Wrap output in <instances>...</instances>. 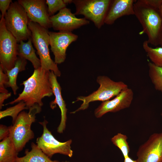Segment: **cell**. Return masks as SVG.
<instances>
[{"mask_svg": "<svg viewBox=\"0 0 162 162\" xmlns=\"http://www.w3.org/2000/svg\"><path fill=\"white\" fill-rule=\"evenodd\" d=\"M50 72L40 67L34 69L32 75L21 84L24 86L22 92L16 99L6 105L13 104L22 101L28 109L35 104L41 107L43 105L42 99L53 94L49 81Z\"/></svg>", "mask_w": 162, "mask_h": 162, "instance_id": "obj_1", "label": "cell"}, {"mask_svg": "<svg viewBox=\"0 0 162 162\" xmlns=\"http://www.w3.org/2000/svg\"><path fill=\"white\" fill-rule=\"evenodd\" d=\"M134 4V15L142 26L140 34H146L149 44L157 45L162 31V17L159 9L152 5L148 0H138Z\"/></svg>", "mask_w": 162, "mask_h": 162, "instance_id": "obj_2", "label": "cell"}, {"mask_svg": "<svg viewBox=\"0 0 162 162\" xmlns=\"http://www.w3.org/2000/svg\"><path fill=\"white\" fill-rule=\"evenodd\" d=\"M41 110V106L35 104L29 109L28 112L24 111L20 112L13 125L10 126L9 136L18 152L21 151L26 143L34 138L31 126L35 121L36 114Z\"/></svg>", "mask_w": 162, "mask_h": 162, "instance_id": "obj_3", "label": "cell"}, {"mask_svg": "<svg viewBox=\"0 0 162 162\" xmlns=\"http://www.w3.org/2000/svg\"><path fill=\"white\" fill-rule=\"evenodd\" d=\"M28 27L31 32L32 42L40 57L41 68L45 70L53 71L57 77L60 76L61 72L50 55L48 29L30 20Z\"/></svg>", "mask_w": 162, "mask_h": 162, "instance_id": "obj_4", "label": "cell"}, {"mask_svg": "<svg viewBox=\"0 0 162 162\" xmlns=\"http://www.w3.org/2000/svg\"><path fill=\"white\" fill-rule=\"evenodd\" d=\"M97 82L100 85L98 89L88 96L77 97L76 100L73 103L80 100L82 103L78 109L70 112V113L74 114L79 111L86 109L88 107L89 103L92 102L100 101L103 102L110 100L128 88L127 85L124 82L114 81L105 76H98Z\"/></svg>", "mask_w": 162, "mask_h": 162, "instance_id": "obj_5", "label": "cell"}, {"mask_svg": "<svg viewBox=\"0 0 162 162\" xmlns=\"http://www.w3.org/2000/svg\"><path fill=\"white\" fill-rule=\"evenodd\" d=\"M4 18L7 29L18 43L31 37V32L28 27L30 20L25 9L18 1L11 3Z\"/></svg>", "mask_w": 162, "mask_h": 162, "instance_id": "obj_6", "label": "cell"}, {"mask_svg": "<svg viewBox=\"0 0 162 162\" xmlns=\"http://www.w3.org/2000/svg\"><path fill=\"white\" fill-rule=\"evenodd\" d=\"M112 2L111 0H73L72 3L76 8L75 15H83L84 18L92 21L100 29L104 24Z\"/></svg>", "mask_w": 162, "mask_h": 162, "instance_id": "obj_7", "label": "cell"}, {"mask_svg": "<svg viewBox=\"0 0 162 162\" xmlns=\"http://www.w3.org/2000/svg\"><path fill=\"white\" fill-rule=\"evenodd\" d=\"M18 42L6 28L4 18L0 20V66L6 73L14 66L18 56Z\"/></svg>", "mask_w": 162, "mask_h": 162, "instance_id": "obj_8", "label": "cell"}, {"mask_svg": "<svg viewBox=\"0 0 162 162\" xmlns=\"http://www.w3.org/2000/svg\"><path fill=\"white\" fill-rule=\"evenodd\" d=\"M43 128L41 136L38 138L36 143L38 147L50 158L55 154L59 153L71 157L73 151L71 149L72 140L70 139L61 142L57 140L47 127L48 121L44 118L42 122H39Z\"/></svg>", "mask_w": 162, "mask_h": 162, "instance_id": "obj_9", "label": "cell"}, {"mask_svg": "<svg viewBox=\"0 0 162 162\" xmlns=\"http://www.w3.org/2000/svg\"><path fill=\"white\" fill-rule=\"evenodd\" d=\"M48 33L49 45L54 56V62L57 64H61L66 59L67 48L77 39L78 36L72 32L63 31L49 32Z\"/></svg>", "mask_w": 162, "mask_h": 162, "instance_id": "obj_10", "label": "cell"}, {"mask_svg": "<svg viewBox=\"0 0 162 162\" xmlns=\"http://www.w3.org/2000/svg\"><path fill=\"white\" fill-rule=\"evenodd\" d=\"M136 156L137 162H162V132L151 135L140 146Z\"/></svg>", "mask_w": 162, "mask_h": 162, "instance_id": "obj_11", "label": "cell"}, {"mask_svg": "<svg viewBox=\"0 0 162 162\" xmlns=\"http://www.w3.org/2000/svg\"><path fill=\"white\" fill-rule=\"evenodd\" d=\"M51 27L59 31L72 32L81 26L89 24V21L84 18L76 17L71 10L65 8L57 14L50 17Z\"/></svg>", "mask_w": 162, "mask_h": 162, "instance_id": "obj_12", "label": "cell"}, {"mask_svg": "<svg viewBox=\"0 0 162 162\" xmlns=\"http://www.w3.org/2000/svg\"><path fill=\"white\" fill-rule=\"evenodd\" d=\"M29 20L48 29L51 27L50 16L44 0H18Z\"/></svg>", "mask_w": 162, "mask_h": 162, "instance_id": "obj_13", "label": "cell"}, {"mask_svg": "<svg viewBox=\"0 0 162 162\" xmlns=\"http://www.w3.org/2000/svg\"><path fill=\"white\" fill-rule=\"evenodd\" d=\"M133 96V92L131 88H128L123 90L112 99L103 102L95 109V116L100 118L109 112H115L129 107Z\"/></svg>", "mask_w": 162, "mask_h": 162, "instance_id": "obj_14", "label": "cell"}, {"mask_svg": "<svg viewBox=\"0 0 162 162\" xmlns=\"http://www.w3.org/2000/svg\"><path fill=\"white\" fill-rule=\"evenodd\" d=\"M57 77L53 71H50L49 81L55 99L50 103V106L51 109H53L57 105L61 110V120L57 128V131L59 133H62L65 130L66 126L67 109L65 102L62 97V88L58 82Z\"/></svg>", "mask_w": 162, "mask_h": 162, "instance_id": "obj_15", "label": "cell"}, {"mask_svg": "<svg viewBox=\"0 0 162 162\" xmlns=\"http://www.w3.org/2000/svg\"><path fill=\"white\" fill-rule=\"evenodd\" d=\"M134 0H112L106 16L104 24H113L118 19L124 16L134 15Z\"/></svg>", "mask_w": 162, "mask_h": 162, "instance_id": "obj_16", "label": "cell"}, {"mask_svg": "<svg viewBox=\"0 0 162 162\" xmlns=\"http://www.w3.org/2000/svg\"><path fill=\"white\" fill-rule=\"evenodd\" d=\"M32 43L31 37L26 42L21 41L18 46V56L30 61L34 69H37L41 67L40 61L36 54L35 50L33 47Z\"/></svg>", "mask_w": 162, "mask_h": 162, "instance_id": "obj_17", "label": "cell"}, {"mask_svg": "<svg viewBox=\"0 0 162 162\" xmlns=\"http://www.w3.org/2000/svg\"><path fill=\"white\" fill-rule=\"evenodd\" d=\"M31 150H27L25 155L18 157L15 162H59L57 160H52L33 142L31 143Z\"/></svg>", "mask_w": 162, "mask_h": 162, "instance_id": "obj_18", "label": "cell"}, {"mask_svg": "<svg viewBox=\"0 0 162 162\" xmlns=\"http://www.w3.org/2000/svg\"><path fill=\"white\" fill-rule=\"evenodd\" d=\"M18 152L10 136L0 142V162H15Z\"/></svg>", "mask_w": 162, "mask_h": 162, "instance_id": "obj_19", "label": "cell"}, {"mask_svg": "<svg viewBox=\"0 0 162 162\" xmlns=\"http://www.w3.org/2000/svg\"><path fill=\"white\" fill-rule=\"evenodd\" d=\"M27 63L26 60L18 56L15 62L14 67L6 72V74L8 75L9 82L6 87H10L14 95L16 94V91L19 88L16 84L18 75L20 72L25 70Z\"/></svg>", "mask_w": 162, "mask_h": 162, "instance_id": "obj_20", "label": "cell"}, {"mask_svg": "<svg viewBox=\"0 0 162 162\" xmlns=\"http://www.w3.org/2000/svg\"><path fill=\"white\" fill-rule=\"evenodd\" d=\"M147 40L144 41L142 47L147 55L156 66L162 67V47L152 48L150 46Z\"/></svg>", "mask_w": 162, "mask_h": 162, "instance_id": "obj_21", "label": "cell"}, {"mask_svg": "<svg viewBox=\"0 0 162 162\" xmlns=\"http://www.w3.org/2000/svg\"><path fill=\"white\" fill-rule=\"evenodd\" d=\"M148 65L149 76L155 88L162 93V67L156 66L150 62Z\"/></svg>", "mask_w": 162, "mask_h": 162, "instance_id": "obj_22", "label": "cell"}, {"mask_svg": "<svg viewBox=\"0 0 162 162\" xmlns=\"http://www.w3.org/2000/svg\"><path fill=\"white\" fill-rule=\"evenodd\" d=\"M127 136L121 133H118L111 139L113 144L120 150L124 158L129 156L130 148L127 142Z\"/></svg>", "mask_w": 162, "mask_h": 162, "instance_id": "obj_23", "label": "cell"}, {"mask_svg": "<svg viewBox=\"0 0 162 162\" xmlns=\"http://www.w3.org/2000/svg\"><path fill=\"white\" fill-rule=\"evenodd\" d=\"M25 109H28L23 101H21L15 106L0 111V119L8 116L12 117V122L14 123L20 113Z\"/></svg>", "mask_w": 162, "mask_h": 162, "instance_id": "obj_24", "label": "cell"}, {"mask_svg": "<svg viewBox=\"0 0 162 162\" xmlns=\"http://www.w3.org/2000/svg\"><path fill=\"white\" fill-rule=\"evenodd\" d=\"M46 4L48 5V11L49 15L52 16L58 11L66 8L67 4L63 0H46Z\"/></svg>", "mask_w": 162, "mask_h": 162, "instance_id": "obj_25", "label": "cell"}, {"mask_svg": "<svg viewBox=\"0 0 162 162\" xmlns=\"http://www.w3.org/2000/svg\"><path fill=\"white\" fill-rule=\"evenodd\" d=\"M9 82L7 74L4 73L2 68L0 66V92L7 93L8 91L5 88Z\"/></svg>", "mask_w": 162, "mask_h": 162, "instance_id": "obj_26", "label": "cell"}, {"mask_svg": "<svg viewBox=\"0 0 162 162\" xmlns=\"http://www.w3.org/2000/svg\"><path fill=\"white\" fill-rule=\"evenodd\" d=\"M12 0H0V10L1 12V18H3L10 7Z\"/></svg>", "mask_w": 162, "mask_h": 162, "instance_id": "obj_27", "label": "cell"}, {"mask_svg": "<svg viewBox=\"0 0 162 162\" xmlns=\"http://www.w3.org/2000/svg\"><path fill=\"white\" fill-rule=\"evenodd\" d=\"M10 126L0 124V140L1 141L8 137L10 136Z\"/></svg>", "mask_w": 162, "mask_h": 162, "instance_id": "obj_28", "label": "cell"}, {"mask_svg": "<svg viewBox=\"0 0 162 162\" xmlns=\"http://www.w3.org/2000/svg\"><path fill=\"white\" fill-rule=\"evenodd\" d=\"M11 95V92L0 93V109L2 108L3 106V103L5 100L7 99L10 97Z\"/></svg>", "mask_w": 162, "mask_h": 162, "instance_id": "obj_29", "label": "cell"}, {"mask_svg": "<svg viewBox=\"0 0 162 162\" xmlns=\"http://www.w3.org/2000/svg\"><path fill=\"white\" fill-rule=\"evenodd\" d=\"M124 162H137V160H134L129 156L124 158Z\"/></svg>", "mask_w": 162, "mask_h": 162, "instance_id": "obj_30", "label": "cell"}, {"mask_svg": "<svg viewBox=\"0 0 162 162\" xmlns=\"http://www.w3.org/2000/svg\"><path fill=\"white\" fill-rule=\"evenodd\" d=\"M64 2L67 5L72 3L73 0H63Z\"/></svg>", "mask_w": 162, "mask_h": 162, "instance_id": "obj_31", "label": "cell"}, {"mask_svg": "<svg viewBox=\"0 0 162 162\" xmlns=\"http://www.w3.org/2000/svg\"><path fill=\"white\" fill-rule=\"evenodd\" d=\"M159 11L161 14V16L162 17V4L160 6L159 8Z\"/></svg>", "mask_w": 162, "mask_h": 162, "instance_id": "obj_32", "label": "cell"}, {"mask_svg": "<svg viewBox=\"0 0 162 162\" xmlns=\"http://www.w3.org/2000/svg\"><path fill=\"white\" fill-rule=\"evenodd\" d=\"M160 44H161V47H162V35H161V39H160Z\"/></svg>", "mask_w": 162, "mask_h": 162, "instance_id": "obj_33", "label": "cell"}, {"mask_svg": "<svg viewBox=\"0 0 162 162\" xmlns=\"http://www.w3.org/2000/svg\"><path fill=\"white\" fill-rule=\"evenodd\" d=\"M161 116H162V112H161Z\"/></svg>", "mask_w": 162, "mask_h": 162, "instance_id": "obj_34", "label": "cell"}]
</instances>
